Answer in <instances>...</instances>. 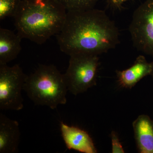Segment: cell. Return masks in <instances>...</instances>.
Wrapping results in <instances>:
<instances>
[{
  "mask_svg": "<svg viewBox=\"0 0 153 153\" xmlns=\"http://www.w3.org/2000/svg\"><path fill=\"white\" fill-rule=\"evenodd\" d=\"M119 36L105 12L94 8L67 12L63 27L56 37L61 52L70 56L105 53L119 44Z\"/></svg>",
  "mask_w": 153,
  "mask_h": 153,
  "instance_id": "6da1fadb",
  "label": "cell"
},
{
  "mask_svg": "<svg viewBox=\"0 0 153 153\" xmlns=\"http://www.w3.org/2000/svg\"><path fill=\"white\" fill-rule=\"evenodd\" d=\"M67 11L57 0H49L44 6L22 0L13 17L21 38L42 44L58 34L66 21Z\"/></svg>",
  "mask_w": 153,
  "mask_h": 153,
  "instance_id": "7a4b0ae2",
  "label": "cell"
},
{
  "mask_svg": "<svg viewBox=\"0 0 153 153\" xmlns=\"http://www.w3.org/2000/svg\"><path fill=\"white\" fill-rule=\"evenodd\" d=\"M24 90L36 105L52 109L67 102L68 88L64 74L53 65H40L28 75Z\"/></svg>",
  "mask_w": 153,
  "mask_h": 153,
  "instance_id": "3957f363",
  "label": "cell"
},
{
  "mask_svg": "<svg viewBox=\"0 0 153 153\" xmlns=\"http://www.w3.org/2000/svg\"><path fill=\"white\" fill-rule=\"evenodd\" d=\"M100 65L98 55L76 54L70 56L64 78L69 91L76 95L97 85Z\"/></svg>",
  "mask_w": 153,
  "mask_h": 153,
  "instance_id": "277c9868",
  "label": "cell"
},
{
  "mask_svg": "<svg viewBox=\"0 0 153 153\" xmlns=\"http://www.w3.org/2000/svg\"><path fill=\"white\" fill-rule=\"evenodd\" d=\"M27 76L19 64L9 66L0 64V110L23 109L22 91Z\"/></svg>",
  "mask_w": 153,
  "mask_h": 153,
  "instance_id": "5b68a950",
  "label": "cell"
},
{
  "mask_svg": "<svg viewBox=\"0 0 153 153\" xmlns=\"http://www.w3.org/2000/svg\"><path fill=\"white\" fill-rule=\"evenodd\" d=\"M129 31L134 47L153 56V0H146L134 11Z\"/></svg>",
  "mask_w": 153,
  "mask_h": 153,
  "instance_id": "8992f818",
  "label": "cell"
},
{
  "mask_svg": "<svg viewBox=\"0 0 153 153\" xmlns=\"http://www.w3.org/2000/svg\"><path fill=\"white\" fill-rule=\"evenodd\" d=\"M60 130L66 147L83 153H96L97 150L93 140L85 131L61 122Z\"/></svg>",
  "mask_w": 153,
  "mask_h": 153,
  "instance_id": "52a82bcc",
  "label": "cell"
},
{
  "mask_svg": "<svg viewBox=\"0 0 153 153\" xmlns=\"http://www.w3.org/2000/svg\"><path fill=\"white\" fill-rule=\"evenodd\" d=\"M19 123L0 113V153L18 152L20 141Z\"/></svg>",
  "mask_w": 153,
  "mask_h": 153,
  "instance_id": "ba28073f",
  "label": "cell"
},
{
  "mask_svg": "<svg viewBox=\"0 0 153 153\" xmlns=\"http://www.w3.org/2000/svg\"><path fill=\"white\" fill-rule=\"evenodd\" d=\"M151 63H149L144 56L139 55L130 68L117 71L118 82L122 87L131 89L145 76L151 75Z\"/></svg>",
  "mask_w": 153,
  "mask_h": 153,
  "instance_id": "9c48e42d",
  "label": "cell"
},
{
  "mask_svg": "<svg viewBox=\"0 0 153 153\" xmlns=\"http://www.w3.org/2000/svg\"><path fill=\"white\" fill-rule=\"evenodd\" d=\"M132 126L139 152L153 153V120L146 115H140Z\"/></svg>",
  "mask_w": 153,
  "mask_h": 153,
  "instance_id": "30bf717a",
  "label": "cell"
},
{
  "mask_svg": "<svg viewBox=\"0 0 153 153\" xmlns=\"http://www.w3.org/2000/svg\"><path fill=\"white\" fill-rule=\"evenodd\" d=\"M22 39L18 33L0 28V64H7L17 58L22 50Z\"/></svg>",
  "mask_w": 153,
  "mask_h": 153,
  "instance_id": "8fae6325",
  "label": "cell"
},
{
  "mask_svg": "<svg viewBox=\"0 0 153 153\" xmlns=\"http://www.w3.org/2000/svg\"><path fill=\"white\" fill-rule=\"evenodd\" d=\"M67 12L87 10L94 8L98 0H57Z\"/></svg>",
  "mask_w": 153,
  "mask_h": 153,
  "instance_id": "7c38bea8",
  "label": "cell"
},
{
  "mask_svg": "<svg viewBox=\"0 0 153 153\" xmlns=\"http://www.w3.org/2000/svg\"><path fill=\"white\" fill-rule=\"evenodd\" d=\"M22 0H0V20L13 18Z\"/></svg>",
  "mask_w": 153,
  "mask_h": 153,
  "instance_id": "4fadbf2b",
  "label": "cell"
},
{
  "mask_svg": "<svg viewBox=\"0 0 153 153\" xmlns=\"http://www.w3.org/2000/svg\"><path fill=\"white\" fill-rule=\"evenodd\" d=\"M111 137L112 144V153H124L123 148L116 132L114 131L111 132Z\"/></svg>",
  "mask_w": 153,
  "mask_h": 153,
  "instance_id": "5bb4252c",
  "label": "cell"
},
{
  "mask_svg": "<svg viewBox=\"0 0 153 153\" xmlns=\"http://www.w3.org/2000/svg\"><path fill=\"white\" fill-rule=\"evenodd\" d=\"M128 0H107L108 5L114 10H121L123 3Z\"/></svg>",
  "mask_w": 153,
  "mask_h": 153,
  "instance_id": "9a60e30c",
  "label": "cell"
},
{
  "mask_svg": "<svg viewBox=\"0 0 153 153\" xmlns=\"http://www.w3.org/2000/svg\"><path fill=\"white\" fill-rule=\"evenodd\" d=\"M30 2L38 5L44 6L49 0H26Z\"/></svg>",
  "mask_w": 153,
  "mask_h": 153,
  "instance_id": "2e32d148",
  "label": "cell"
},
{
  "mask_svg": "<svg viewBox=\"0 0 153 153\" xmlns=\"http://www.w3.org/2000/svg\"><path fill=\"white\" fill-rule=\"evenodd\" d=\"M151 65H152V72H151V75L153 79V61L151 62Z\"/></svg>",
  "mask_w": 153,
  "mask_h": 153,
  "instance_id": "e0dca14e",
  "label": "cell"
}]
</instances>
